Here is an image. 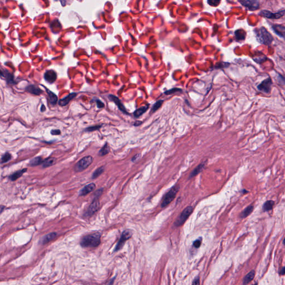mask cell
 Instances as JSON below:
<instances>
[{
	"label": "cell",
	"instance_id": "1",
	"mask_svg": "<svg viewBox=\"0 0 285 285\" xmlns=\"http://www.w3.org/2000/svg\"><path fill=\"white\" fill-rule=\"evenodd\" d=\"M101 242V233L96 232L88 234L81 239L80 245L85 248H93L98 246Z\"/></svg>",
	"mask_w": 285,
	"mask_h": 285
},
{
	"label": "cell",
	"instance_id": "2",
	"mask_svg": "<svg viewBox=\"0 0 285 285\" xmlns=\"http://www.w3.org/2000/svg\"><path fill=\"white\" fill-rule=\"evenodd\" d=\"M256 38L260 44L270 45L274 40V37L264 27L255 31Z\"/></svg>",
	"mask_w": 285,
	"mask_h": 285
},
{
	"label": "cell",
	"instance_id": "3",
	"mask_svg": "<svg viewBox=\"0 0 285 285\" xmlns=\"http://www.w3.org/2000/svg\"><path fill=\"white\" fill-rule=\"evenodd\" d=\"M179 190V186L178 185H176L173 186L172 188L169 190L167 193L165 195L163 199V202L161 204V207L162 208L165 207L169 204L172 202L176 197V195Z\"/></svg>",
	"mask_w": 285,
	"mask_h": 285
},
{
	"label": "cell",
	"instance_id": "4",
	"mask_svg": "<svg viewBox=\"0 0 285 285\" xmlns=\"http://www.w3.org/2000/svg\"><path fill=\"white\" fill-rule=\"evenodd\" d=\"M92 161L93 158L90 155L83 158L76 164L74 169L76 172H81L89 167L92 163Z\"/></svg>",
	"mask_w": 285,
	"mask_h": 285
},
{
	"label": "cell",
	"instance_id": "5",
	"mask_svg": "<svg viewBox=\"0 0 285 285\" xmlns=\"http://www.w3.org/2000/svg\"><path fill=\"white\" fill-rule=\"evenodd\" d=\"M193 211V208L191 206H188L184 209L183 212L181 213L180 216L178 217L176 220L174 224L176 227H179L183 224L186 221V219L189 218L192 213Z\"/></svg>",
	"mask_w": 285,
	"mask_h": 285
},
{
	"label": "cell",
	"instance_id": "6",
	"mask_svg": "<svg viewBox=\"0 0 285 285\" xmlns=\"http://www.w3.org/2000/svg\"><path fill=\"white\" fill-rule=\"evenodd\" d=\"M259 15L262 17H266V18H269V19H272V20H276V19H278L281 18L282 16H283L285 15V10H283L282 11H280L274 13L268 10H262L259 13Z\"/></svg>",
	"mask_w": 285,
	"mask_h": 285
},
{
	"label": "cell",
	"instance_id": "7",
	"mask_svg": "<svg viewBox=\"0 0 285 285\" xmlns=\"http://www.w3.org/2000/svg\"><path fill=\"white\" fill-rule=\"evenodd\" d=\"M242 6H245L250 11H254L260 8L258 0H238Z\"/></svg>",
	"mask_w": 285,
	"mask_h": 285
},
{
	"label": "cell",
	"instance_id": "8",
	"mask_svg": "<svg viewBox=\"0 0 285 285\" xmlns=\"http://www.w3.org/2000/svg\"><path fill=\"white\" fill-rule=\"evenodd\" d=\"M132 235H133V232L132 230H124L121 235V239L119 240V241L117 243L115 251H117L120 250L123 247L125 241L132 237Z\"/></svg>",
	"mask_w": 285,
	"mask_h": 285
},
{
	"label": "cell",
	"instance_id": "9",
	"mask_svg": "<svg viewBox=\"0 0 285 285\" xmlns=\"http://www.w3.org/2000/svg\"><path fill=\"white\" fill-rule=\"evenodd\" d=\"M272 84V81L270 78H268L263 80L260 85H258V89L264 93H269L271 89V85Z\"/></svg>",
	"mask_w": 285,
	"mask_h": 285
},
{
	"label": "cell",
	"instance_id": "10",
	"mask_svg": "<svg viewBox=\"0 0 285 285\" xmlns=\"http://www.w3.org/2000/svg\"><path fill=\"white\" fill-rule=\"evenodd\" d=\"M109 99H110V100H111L112 102H113L117 105V106L118 107L119 109L123 113H124L125 114H127V115L129 114L125 109L124 105L121 102V100L119 99L116 96L113 95H109Z\"/></svg>",
	"mask_w": 285,
	"mask_h": 285
},
{
	"label": "cell",
	"instance_id": "11",
	"mask_svg": "<svg viewBox=\"0 0 285 285\" xmlns=\"http://www.w3.org/2000/svg\"><path fill=\"white\" fill-rule=\"evenodd\" d=\"M99 207H100V203H99L98 198H94V201L92 202V204L90 205L89 208L88 209L87 215L92 216V215H94L95 212L98 211V210L99 209Z\"/></svg>",
	"mask_w": 285,
	"mask_h": 285
},
{
	"label": "cell",
	"instance_id": "12",
	"mask_svg": "<svg viewBox=\"0 0 285 285\" xmlns=\"http://www.w3.org/2000/svg\"><path fill=\"white\" fill-rule=\"evenodd\" d=\"M44 78L45 80L48 83L52 84L55 82L57 79V74L54 70H48L44 75Z\"/></svg>",
	"mask_w": 285,
	"mask_h": 285
},
{
	"label": "cell",
	"instance_id": "13",
	"mask_svg": "<svg viewBox=\"0 0 285 285\" xmlns=\"http://www.w3.org/2000/svg\"><path fill=\"white\" fill-rule=\"evenodd\" d=\"M95 184L94 183H92L89 184L87 186H84L80 192L79 195L80 196H85L88 194L91 193L93 190L95 189Z\"/></svg>",
	"mask_w": 285,
	"mask_h": 285
},
{
	"label": "cell",
	"instance_id": "14",
	"mask_svg": "<svg viewBox=\"0 0 285 285\" xmlns=\"http://www.w3.org/2000/svg\"><path fill=\"white\" fill-rule=\"evenodd\" d=\"M272 29L274 31L275 33L278 36L284 38L285 37V28L283 26L280 25H274L272 26Z\"/></svg>",
	"mask_w": 285,
	"mask_h": 285
},
{
	"label": "cell",
	"instance_id": "15",
	"mask_svg": "<svg viewBox=\"0 0 285 285\" xmlns=\"http://www.w3.org/2000/svg\"><path fill=\"white\" fill-rule=\"evenodd\" d=\"M77 96L76 93H71L67 95L66 97L64 98L63 99H61L59 102V104L60 106H65L67 104L69 103L74 98H75Z\"/></svg>",
	"mask_w": 285,
	"mask_h": 285
},
{
	"label": "cell",
	"instance_id": "16",
	"mask_svg": "<svg viewBox=\"0 0 285 285\" xmlns=\"http://www.w3.org/2000/svg\"><path fill=\"white\" fill-rule=\"evenodd\" d=\"M205 166V163H201L199 165H198L197 167L196 168H195L194 169L193 171L192 172H191L190 173V176L189 177V179H191L192 178L194 177L195 176H197L198 175L200 172H202V171L203 170V169L204 168Z\"/></svg>",
	"mask_w": 285,
	"mask_h": 285
},
{
	"label": "cell",
	"instance_id": "17",
	"mask_svg": "<svg viewBox=\"0 0 285 285\" xmlns=\"http://www.w3.org/2000/svg\"><path fill=\"white\" fill-rule=\"evenodd\" d=\"M255 271L253 270L251 271L248 274H246L245 277L243 278V284L244 285L248 284L250 282L252 281L255 277Z\"/></svg>",
	"mask_w": 285,
	"mask_h": 285
},
{
	"label": "cell",
	"instance_id": "18",
	"mask_svg": "<svg viewBox=\"0 0 285 285\" xmlns=\"http://www.w3.org/2000/svg\"><path fill=\"white\" fill-rule=\"evenodd\" d=\"M148 108H149V105H146L145 106H142L138 108V109L136 110L133 113L134 117H139L142 116L143 114L146 112L147 110L148 109Z\"/></svg>",
	"mask_w": 285,
	"mask_h": 285
},
{
	"label": "cell",
	"instance_id": "19",
	"mask_svg": "<svg viewBox=\"0 0 285 285\" xmlns=\"http://www.w3.org/2000/svg\"><path fill=\"white\" fill-rule=\"evenodd\" d=\"M27 171V169H21V170H20L18 171H17V172H15L14 173H13L12 175L10 176L9 178L11 179V180L12 181H14V180H16V179H18L20 177H21V176L23 175V174L25 173V172Z\"/></svg>",
	"mask_w": 285,
	"mask_h": 285
},
{
	"label": "cell",
	"instance_id": "20",
	"mask_svg": "<svg viewBox=\"0 0 285 285\" xmlns=\"http://www.w3.org/2000/svg\"><path fill=\"white\" fill-rule=\"evenodd\" d=\"M56 235H57L56 233L52 232V233H50L49 234L45 236L42 239V244H44H44H46V243H48V242L51 241L56 237Z\"/></svg>",
	"mask_w": 285,
	"mask_h": 285
},
{
	"label": "cell",
	"instance_id": "21",
	"mask_svg": "<svg viewBox=\"0 0 285 285\" xmlns=\"http://www.w3.org/2000/svg\"><path fill=\"white\" fill-rule=\"evenodd\" d=\"M253 208H254V207H253V205H249L247 207H246L241 213V215H240L241 218H244L248 217L249 215H250L251 213L253 212Z\"/></svg>",
	"mask_w": 285,
	"mask_h": 285
},
{
	"label": "cell",
	"instance_id": "22",
	"mask_svg": "<svg viewBox=\"0 0 285 285\" xmlns=\"http://www.w3.org/2000/svg\"><path fill=\"white\" fill-rule=\"evenodd\" d=\"M27 90L28 92L34 94V95H39L42 92V91L39 88H37L36 86L34 85H30L27 88Z\"/></svg>",
	"mask_w": 285,
	"mask_h": 285
},
{
	"label": "cell",
	"instance_id": "23",
	"mask_svg": "<svg viewBox=\"0 0 285 285\" xmlns=\"http://www.w3.org/2000/svg\"><path fill=\"white\" fill-rule=\"evenodd\" d=\"M56 161V159L55 158L50 157L47 158L45 161H43L42 164L44 168H47L49 167L52 166V165L54 164Z\"/></svg>",
	"mask_w": 285,
	"mask_h": 285
},
{
	"label": "cell",
	"instance_id": "24",
	"mask_svg": "<svg viewBox=\"0 0 285 285\" xmlns=\"http://www.w3.org/2000/svg\"><path fill=\"white\" fill-rule=\"evenodd\" d=\"M274 205V202L272 200L267 201L265 203L263 206V211L264 212H268L272 210Z\"/></svg>",
	"mask_w": 285,
	"mask_h": 285
},
{
	"label": "cell",
	"instance_id": "25",
	"mask_svg": "<svg viewBox=\"0 0 285 285\" xmlns=\"http://www.w3.org/2000/svg\"><path fill=\"white\" fill-rule=\"evenodd\" d=\"M47 91H48L47 92H48V95H49L50 102L52 105H55L57 103L58 100L57 96L54 92H52L49 90H47Z\"/></svg>",
	"mask_w": 285,
	"mask_h": 285
},
{
	"label": "cell",
	"instance_id": "26",
	"mask_svg": "<svg viewBox=\"0 0 285 285\" xmlns=\"http://www.w3.org/2000/svg\"><path fill=\"white\" fill-rule=\"evenodd\" d=\"M110 146L108 143H105L102 148L99 150V155L100 156H104L109 153Z\"/></svg>",
	"mask_w": 285,
	"mask_h": 285
},
{
	"label": "cell",
	"instance_id": "27",
	"mask_svg": "<svg viewBox=\"0 0 285 285\" xmlns=\"http://www.w3.org/2000/svg\"><path fill=\"white\" fill-rule=\"evenodd\" d=\"M42 161H43V160L42 158L40 157L34 158L30 161V165L31 166H36V165H39L42 164Z\"/></svg>",
	"mask_w": 285,
	"mask_h": 285
},
{
	"label": "cell",
	"instance_id": "28",
	"mask_svg": "<svg viewBox=\"0 0 285 285\" xmlns=\"http://www.w3.org/2000/svg\"><path fill=\"white\" fill-rule=\"evenodd\" d=\"M104 170H105L104 167H103V166L98 168L95 172L93 173L92 176V179H95V178H98L99 176H100L102 174L103 172H104Z\"/></svg>",
	"mask_w": 285,
	"mask_h": 285
},
{
	"label": "cell",
	"instance_id": "29",
	"mask_svg": "<svg viewBox=\"0 0 285 285\" xmlns=\"http://www.w3.org/2000/svg\"><path fill=\"white\" fill-rule=\"evenodd\" d=\"M163 103V100H158V102H155L152 108V113H154L156 111H157L158 110L161 108Z\"/></svg>",
	"mask_w": 285,
	"mask_h": 285
},
{
	"label": "cell",
	"instance_id": "30",
	"mask_svg": "<svg viewBox=\"0 0 285 285\" xmlns=\"http://www.w3.org/2000/svg\"><path fill=\"white\" fill-rule=\"evenodd\" d=\"M235 35H236V39L238 40H243L245 39V33L243 32V31H242L240 34V30H237L235 32Z\"/></svg>",
	"mask_w": 285,
	"mask_h": 285
},
{
	"label": "cell",
	"instance_id": "31",
	"mask_svg": "<svg viewBox=\"0 0 285 285\" xmlns=\"http://www.w3.org/2000/svg\"><path fill=\"white\" fill-rule=\"evenodd\" d=\"M11 159V154L8 153L5 154L1 158V163H7L8 161H10Z\"/></svg>",
	"mask_w": 285,
	"mask_h": 285
},
{
	"label": "cell",
	"instance_id": "32",
	"mask_svg": "<svg viewBox=\"0 0 285 285\" xmlns=\"http://www.w3.org/2000/svg\"><path fill=\"white\" fill-rule=\"evenodd\" d=\"M182 92V90L180 89H178V88H173L171 90L166 91L165 92L164 94L166 95H171L172 94H174V93H176V92Z\"/></svg>",
	"mask_w": 285,
	"mask_h": 285
},
{
	"label": "cell",
	"instance_id": "33",
	"mask_svg": "<svg viewBox=\"0 0 285 285\" xmlns=\"http://www.w3.org/2000/svg\"><path fill=\"white\" fill-rule=\"evenodd\" d=\"M102 127V125H95V126H92V127H90L89 128H86L85 129V131H87V132H94L95 130H97L99 129L100 128H101Z\"/></svg>",
	"mask_w": 285,
	"mask_h": 285
},
{
	"label": "cell",
	"instance_id": "34",
	"mask_svg": "<svg viewBox=\"0 0 285 285\" xmlns=\"http://www.w3.org/2000/svg\"><path fill=\"white\" fill-rule=\"evenodd\" d=\"M202 243V238H199L193 242V246L196 249L200 247Z\"/></svg>",
	"mask_w": 285,
	"mask_h": 285
},
{
	"label": "cell",
	"instance_id": "35",
	"mask_svg": "<svg viewBox=\"0 0 285 285\" xmlns=\"http://www.w3.org/2000/svg\"><path fill=\"white\" fill-rule=\"evenodd\" d=\"M208 4L213 6H217L219 5L221 0H208Z\"/></svg>",
	"mask_w": 285,
	"mask_h": 285
},
{
	"label": "cell",
	"instance_id": "36",
	"mask_svg": "<svg viewBox=\"0 0 285 285\" xmlns=\"http://www.w3.org/2000/svg\"><path fill=\"white\" fill-rule=\"evenodd\" d=\"M96 102L97 107H98V108L102 109V108L104 107V104L101 100H96Z\"/></svg>",
	"mask_w": 285,
	"mask_h": 285
},
{
	"label": "cell",
	"instance_id": "37",
	"mask_svg": "<svg viewBox=\"0 0 285 285\" xmlns=\"http://www.w3.org/2000/svg\"><path fill=\"white\" fill-rule=\"evenodd\" d=\"M140 157H141V154H136L132 158V161H133V162L136 161L138 159H139V158H140Z\"/></svg>",
	"mask_w": 285,
	"mask_h": 285
},
{
	"label": "cell",
	"instance_id": "38",
	"mask_svg": "<svg viewBox=\"0 0 285 285\" xmlns=\"http://www.w3.org/2000/svg\"><path fill=\"white\" fill-rule=\"evenodd\" d=\"M51 134L52 135H58L61 134V131L59 129H54L52 130L51 132Z\"/></svg>",
	"mask_w": 285,
	"mask_h": 285
},
{
	"label": "cell",
	"instance_id": "39",
	"mask_svg": "<svg viewBox=\"0 0 285 285\" xmlns=\"http://www.w3.org/2000/svg\"><path fill=\"white\" fill-rule=\"evenodd\" d=\"M102 190L103 189H99V190H97L95 193V198H99V197L101 196V194H102Z\"/></svg>",
	"mask_w": 285,
	"mask_h": 285
},
{
	"label": "cell",
	"instance_id": "40",
	"mask_svg": "<svg viewBox=\"0 0 285 285\" xmlns=\"http://www.w3.org/2000/svg\"><path fill=\"white\" fill-rule=\"evenodd\" d=\"M200 283V281H199V277H198L194 279L192 284L193 285H199Z\"/></svg>",
	"mask_w": 285,
	"mask_h": 285
},
{
	"label": "cell",
	"instance_id": "41",
	"mask_svg": "<svg viewBox=\"0 0 285 285\" xmlns=\"http://www.w3.org/2000/svg\"><path fill=\"white\" fill-rule=\"evenodd\" d=\"M285 274V267H283L281 268V271H280V274L281 275H284Z\"/></svg>",
	"mask_w": 285,
	"mask_h": 285
},
{
	"label": "cell",
	"instance_id": "42",
	"mask_svg": "<svg viewBox=\"0 0 285 285\" xmlns=\"http://www.w3.org/2000/svg\"><path fill=\"white\" fill-rule=\"evenodd\" d=\"M142 123V122L140 121H136L135 123H134V126H139V125L141 124Z\"/></svg>",
	"mask_w": 285,
	"mask_h": 285
},
{
	"label": "cell",
	"instance_id": "43",
	"mask_svg": "<svg viewBox=\"0 0 285 285\" xmlns=\"http://www.w3.org/2000/svg\"><path fill=\"white\" fill-rule=\"evenodd\" d=\"M4 209H5V206L2 205H0V214L4 211Z\"/></svg>",
	"mask_w": 285,
	"mask_h": 285
},
{
	"label": "cell",
	"instance_id": "44",
	"mask_svg": "<svg viewBox=\"0 0 285 285\" xmlns=\"http://www.w3.org/2000/svg\"><path fill=\"white\" fill-rule=\"evenodd\" d=\"M45 106H44V105H42V106L41 107V111H44L45 110Z\"/></svg>",
	"mask_w": 285,
	"mask_h": 285
}]
</instances>
